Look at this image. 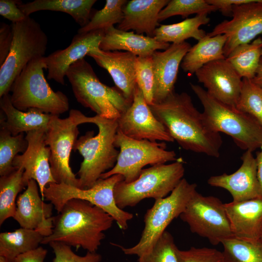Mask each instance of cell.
<instances>
[{
	"label": "cell",
	"instance_id": "1f68e13d",
	"mask_svg": "<svg viewBox=\"0 0 262 262\" xmlns=\"http://www.w3.org/2000/svg\"><path fill=\"white\" fill-rule=\"evenodd\" d=\"M24 169L16 168L0 178V225L16 211V199L18 194L26 186L23 180Z\"/></svg>",
	"mask_w": 262,
	"mask_h": 262
},
{
	"label": "cell",
	"instance_id": "ac0fdd59",
	"mask_svg": "<svg viewBox=\"0 0 262 262\" xmlns=\"http://www.w3.org/2000/svg\"><path fill=\"white\" fill-rule=\"evenodd\" d=\"M242 163L234 173L210 177L208 183L213 187L227 190L232 201L241 202L262 197L258 178L256 160L252 152L245 151L241 157Z\"/></svg>",
	"mask_w": 262,
	"mask_h": 262
},
{
	"label": "cell",
	"instance_id": "7a4b0ae2",
	"mask_svg": "<svg viewBox=\"0 0 262 262\" xmlns=\"http://www.w3.org/2000/svg\"><path fill=\"white\" fill-rule=\"evenodd\" d=\"M114 221L109 214L91 203L72 199L53 216L52 233L44 237L41 244L61 242L96 252L105 237L103 232L112 226Z\"/></svg>",
	"mask_w": 262,
	"mask_h": 262
},
{
	"label": "cell",
	"instance_id": "836d02e7",
	"mask_svg": "<svg viewBox=\"0 0 262 262\" xmlns=\"http://www.w3.org/2000/svg\"><path fill=\"white\" fill-rule=\"evenodd\" d=\"M128 1L125 0H107L104 7L97 11L89 21L81 27L78 33H86L96 31H104L120 23L123 17V8Z\"/></svg>",
	"mask_w": 262,
	"mask_h": 262
},
{
	"label": "cell",
	"instance_id": "7402d4cb",
	"mask_svg": "<svg viewBox=\"0 0 262 262\" xmlns=\"http://www.w3.org/2000/svg\"><path fill=\"white\" fill-rule=\"evenodd\" d=\"M88 56L108 72L116 87L132 103L137 85L135 64L137 56L127 51H106L100 49Z\"/></svg>",
	"mask_w": 262,
	"mask_h": 262
},
{
	"label": "cell",
	"instance_id": "e0dca14e",
	"mask_svg": "<svg viewBox=\"0 0 262 262\" xmlns=\"http://www.w3.org/2000/svg\"><path fill=\"white\" fill-rule=\"evenodd\" d=\"M195 75L212 97L226 104L236 107L243 79L226 58L211 62L201 67Z\"/></svg>",
	"mask_w": 262,
	"mask_h": 262
},
{
	"label": "cell",
	"instance_id": "7bdbcfd3",
	"mask_svg": "<svg viewBox=\"0 0 262 262\" xmlns=\"http://www.w3.org/2000/svg\"><path fill=\"white\" fill-rule=\"evenodd\" d=\"M13 33L11 25L1 22L0 24V66L6 59L11 47Z\"/></svg>",
	"mask_w": 262,
	"mask_h": 262
},
{
	"label": "cell",
	"instance_id": "4316f807",
	"mask_svg": "<svg viewBox=\"0 0 262 262\" xmlns=\"http://www.w3.org/2000/svg\"><path fill=\"white\" fill-rule=\"evenodd\" d=\"M227 39L225 34L206 35L191 47L184 57L180 66L192 75L204 65L215 60L226 59L224 48Z\"/></svg>",
	"mask_w": 262,
	"mask_h": 262
},
{
	"label": "cell",
	"instance_id": "52a82bcc",
	"mask_svg": "<svg viewBox=\"0 0 262 262\" xmlns=\"http://www.w3.org/2000/svg\"><path fill=\"white\" fill-rule=\"evenodd\" d=\"M184 172L183 163L179 159L143 169L135 180L127 183L123 180L116 184L114 191L115 203L123 210L135 206L145 198H164L183 179Z\"/></svg>",
	"mask_w": 262,
	"mask_h": 262
},
{
	"label": "cell",
	"instance_id": "277c9868",
	"mask_svg": "<svg viewBox=\"0 0 262 262\" xmlns=\"http://www.w3.org/2000/svg\"><path fill=\"white\" fill-rule=\"evenodd\" d=\"M94 117L98 134L94 136V131H87L77 139L73 148L83 158L77 173L81 189L92 187L102 174L114 167L119 154L114 144L118 129L116 120L97 115Z\"/></svg>",
	"mask_w": 262,
	"mask_h": 262
},
{
	"label": "cell",
	"instance_id": "7dc6e473",
	"mask_svg": "<svg viewBox=\"0 0 262 262\" xmlns=\"http://www.w3.org/2000/svg\"><path fill=\"white\" fill-rule=\"evenodd\" d=\"M252 81L256 84L262 87V57L260 60L256 75Z\"/></svg>",
	"mask_w": 262,
	"mask_h": 262
},
{
	"label": "cell",
	"instance_id": "4dcf8cb0",
	"mask_svg": "<svg viewBox=\"0 0 262 262\" xmlns=\"http://www.w3.org/2000/svg\"><path fill=\"white\" fill-rule=\"evenodd\" d=\"M262 38L259 37L250 43L235 48L227 60L242 79L255 77L262 58Z\"/></svg>",
	"mask_w": 262,
	"mask_h": 262
},
{
	"label": "cell",
	"instance_id": "8992f818",
	"mask_svg": "<svg viewBox=\"0 0 262 262\" xmlns=\"http://www.w3.org/2000/svg\"><path fill=\"white\" fill-rule=\"evenodd\" d=\"M44 68L47 69L45 56L31 61L13 82L11 101L22 111L35 109L59 115L69 110L68 98L61 91L51 89L45 78Z\"/></svg>",
	"mask_w": 262,
	"mask_h": 262
},
{
	"label": "cell",
	"instance_id": "44dd1931",
	"mask_svg": "<svg viewBox=\"0 0 262 262\" xmlns=\"http://www.w3.org/2000/svg\"><path fill=\"white\" fill-rule=\"evenodd\" d=\"M191 47L186 41L179 44L172 43L164 51L157 50L153 53V104L162 101L175 91L179 67Z\"/></svg>",
	"mask_w": 262,
	"mask_h": 262
},
{
	"label": "cell",
	"instance_id": "f1b7e54d",
	"mask_svg": "<svg viewBox=\"0 0 262 262\" xmlns=\"http://www.w3.org/2000/svg\"><path fill=\"white\" fill-rule=\"evenodd\" d=\"M208 14L201 13L177 23L161 25L156 29L154 37L160 42L174 44L185 42L190 38L199 41L207 34L200 27L210 22Z\"/></svg>",
	"mask_w": 262,
	"mask_h": 262
},
{
	"label": "cell",
	"instance_id": "83f0119b",
	"mask_svg": "<svg viewBox=\"0 0 262 262\" xmlns=\"http://www.w3.org/2000/svg\"><path fill=\"white\" fill-rule=\"evenodd\" d=\"M96 0H35L18 5L20 9L27 16L34 12L49 10L62 12L70 15L81 27L90 20L91 13Z\"/></svg>",
	"mask_w": 262,
	"mask_h": 262
},
{
	"label": "cell",
	"instance_id": "f35d334b",
	"mask_svg": "<svg viewBox=\"0 0 262 262\" xmlns=\"http://www.w3.org/2000/svg\"><path fill=\"white\" fill-rule=\"evenodd\" d=\"M152 55L137 56L135 64L136 84L149 106L154 103V75Z\"/></svg>",
	"mask_w": 262,
	"mask_h": 262
},
{
	"label": "cell",
	"instance_id": "c3c4849f",
	"mask_svg": "<svg viewBox=\"0 0 262 262\" xmlns=\"http://www.w3.org/2000/svg\"><path fill=\"white\" fill-rule=\"evenodd\" d=\"M0 262H9V261L5 258L0 256Z\"/></svg>",
	"mask_w": 262,
	"mask_h": 262
},
{
	"label": "cell",
	"instance_id": "bcb514c9",
	"mask_svg": "<svg viewBox=\"0 0 262 262\" xmlns=\"http://www.w3.org/2000/svg\"><path fill=\"white\" fill-rule=\"evenodd\" d=\"M260 151L257 153L256 160L258 178L261 185L262 193V147Z\"/></svg>",
	"mask_w": 262,
	"mask_h": 262
},
{
	"label": "cell",
	"instance_id": "4fadbf2b",
	"mask_svg": "<svg viewBox=\"0 0 262 262\" xmlns=\"http://www.w3.org/2000/svg\"><path fill=\"white\" fill-rule=\"evenodd\" d=\"M180 217L192 232L207 239L213 245L233 236L224 204L216 197L196 191Z\"/></svg>",
	"mask_w": 262,
	"mask_h": 262
},
{
	"label": "cell",
	"instance_id": "3957f363",
	"mask_svg": "<svg viewBox=\"0 0 262 262\" xmlns=\"http://www.w3.org/2000/svg\"><path fill=\"white\" fill-rule=\"evenodd\" d=\"M190 87L203 108L202 112L213 131L229 136L240 148L252 152L262 147V126L252 116L212 97L197 84Z\"/></svg>",
	"mask_w": 262,
	"mask_h": 262
},
{
	"label": "cell",
	"instance_id": "484cf974",
	"mask_svg": "<svg viewBox=\"0 0 262 262\" xmlns=\"http://www.w3.org/2000/svg\"><path fill=\"white\" fill-rule=\"evenodd\" d=\"M0 128L13 136L38 130L47 131L53 115L35 109L19 110L13 105L9 94L0 98Z\"/></svg>",
	"mask_w": 262,
	"mask_h": 262
},
{
	"label": "cell",
	"instance_id": "74e56055",
	"mask_svg": "<svg viewBox=\"0 0 262 262\" xmlns=\"http://www.w3.org/2000/svg\"><path fill=\"white\" fill-rule=\"evenodd\" d=\"M174 238L165 230L147 253L139 257L138 262H178Z\"/></svg>",
	"mask_w": 262,
	"mask_h": 262
},
{
	"label": "cell",
	"instance_id": "8fae6325",
	"mask_svg": "<svg viewBox=\"0 0 262 262\" xmlns=\"http://www.w3.org/2000/svg\"><path fill=\"white\" fill-rule=\"evenodd\" d=\"M124 180L120 174L106 179H99L89 189H81L63 183L48 184L43 192V199L50 201L59 213L65 204L72 199L87 201L104 210L116 221L120 229H127L128 222L133 215L119 208L114 197V188L119 181Z\"/></svg>",
	"mask_w": 262,
	"mask_h": 262
},
{
	"label": "cell",
	"instance_id": "d6986e66",
	"mask_svg": "<svg viewBox=\"0 0 262 262\" xmlns=\"http://www.w3.org/2000/svg\"><path fill=\"white\" fill-rule=\"evenodd\" d=\"M26 187L16 200V211L13 218L22 228L38 230L44 237L49 236L53 227V205L44 202L35 180H30Z\"/></svg>",
	"mask_w": 262,
	"mask_h": 262
},
{
	"label": "cell",
	"instance_id": "ba28073f",
	"mask_svg": "<svg viewBox=\"0 0 262 262\" xmlns=\"http://www.w3.org/2000/svg\"><path fill=\"white\" fill-rule=\"evenodd\" d=\"M196 183L183 178L170 195L155 200L144 215L145 227L138 243L131 247L118 246L128 255L140 257L149 252L172 221L180 216L196 192Z\"/></svg>",
	"mask_w": 262,
	"mask_h": 262
},
{
	"label": "cell",
	"instance_id": "9c48e42d",
	"mask_svg": "<svg viewBox=\"0 0 262 262\" xmlns=\"http://www.w3.org/2000/svg\"><path fill=\"white\" fill-rule=\"evenodd\" d=\"M11 26L12 44L6 59L0 66V98L9 94L16 79L31 61L44 57L48 42L41 25L30 16Z\"/></svg>",
	"mask_w": 262,
	"mask_h": 262
},
{
	"label": "cell",
	"instance_id": "60d3db41",
	"mask_svg": "<svg viewBox=\"0 0 262 262\" xmlns=\"http://www.w3.org/2000/svg\"><path fill=\"white\" fill-rule=\"evenodd\" d=\"M49 245L55 254L53 262H100L102 259L96 252L87 251L85 255L79 256L72 250L70 246L61 242H52Z\"/></svg>",
	"mask_w": 262,
	"mask_h": 262
},
{
	"label": "cell",
	"instance_id": "e575fe53",
	"mask_svg": "<svg viewBox=\"0 0 262 262\" xmlns=\"http://www.w3.org/2000/svg\"><path fill=\"white\" fill-rule=\"evenodd\" d=\"M28 142L24 133L13 136L7 131H0V175H7L16 168L13 165L14 159L19 152L24 153Z\"/></svg>",
	"mask_w": 262,
	"mask_h": 262
},
{
	"label": "cell",
	"instance_id": "b9f144b4",
	"mask_svg": "<svg viewBox=\"0 0 262 262\" xmlns=\"http://www.w3.org/2000/svg\"><path fill=\"white\" fill-rule=\"evenodd\" d=\"M22 1L18 0H0V15L12 23L19 22L27 16L19 8Z\"/></svg>",
	"mask_w": 262,
	"mask_h": 262
},
{
	"label": "cell",
	"instance_id": "2e32d148",
	"mask_svg": "<svg viewBox=\"0 0 262 262\" xmlns=\"http://www.w3.org/2000/svg\"><path fill=\"white\" fill-rule=\"evenodd\" d=\"M46 131L38 130L26 133L28 147L24 153L16 156L13 162L15 168L24 169L23 178L26 186L30 180L37 182L43 199L45 188L50 183H56L50 169V151L45 141Z\"/></svg>",
	"mask_w": 262,
	"mask_h": 262
},
{
	"label": "cell",
	"instance_id": "7c38bea8",
	"mask_svg": "<svg viewBox=\"0 0 262 262\" xmlns=\"http://www.w3.org/2000/svg\"><path fill=\"white\" fill-rule=\"evenodd\" d=\"M114 144L119 148L116 163L112 169L102 174L100 178L120 174L124 181L131 182L139 177L143 167L147 165L164 164L179 160L174 150L166 149L164 142L133 139L118 129Z\"/></svg>",
	"mask_w": 262,
	"mask_h": 262
},
{
	"label": "cell",
	"instance_id": "f546056e",
	"mask_svg": "<svg viewBox=\"0 0 262 262\" xmlns=\"http://www.w3.org/2000/svg\"><path fill=\"white\" fill-rule=\"evenodd\" d=\"M44 236L38 230L21 227L0 233V256L13 261L19 255L39 247Z\"/></svg>",
	"mask_w": 262,
	"mask_h": 262
},
{
	"label": "cell",
	"instance_id": "30bf717a",
	"mask_svg": "<svg viewBox=\"0 0 262 262\" xmlns=\"http://www.w3.org/2000/svg\"><path fill=\"white\" fill-rule=\"evenodd\" d=\"M94 116L88 117L80 111L71 109L68 117L61 118L53 115L46 133V144L49 147V163L56 183L79 188V181L69 165L71 152L79 134L78 126L93 123Z\"/></svg>",
	"mask_w": 262,
	"mask_h": 262
},
{
	"label": "cell",
	"instance_id": "d4e9b609",
	"mask_svg": "<svg viewBox=\"0 0 262 262\" xmlns=\"http://www.w3.org/2000/svg\"><path fill=\"white\" fill-rule=\"evenodd\" d=\"M170 44L157 41L154 37L109 27L103 31L99 48L103 51L124 50L137 56H151L158 50H165Z\"/></svg>",
	"mask_w": 262,
	"mask_h": 262
},
{
	"label": "cell",
	"instance_id": "f907efd6",
	"mask_svg": "<svg viewBox=\"0 0 262 262\" xmlns=\"http://www.w3.org/2000/svg\"></svg>",
	"mask_w": 262,
	"mask_h": 262
},
{
	"label": "cell",
	"instance_id": "5bb4252c",
	"mask_svg": "<svg viewBox=\"0 0 262 262\" xmlns=\"http://www.w3.org/2000/svg\"><path fill=\"white\" fill-rule=\"evenodd\" d=\"M232 19L225 20L207 33L209 36L225 34L224 48L226 58L237 46L249 43L262 33V0L234 5Z\"/></svg>",
	"mask_w": 262,
	"mask_h": 262
},
{
	"label": "cell",
	"instance_id": "5b68a950",
	"mask_svg": "<svg viewBox=\"0 0 262 262\" xmlns=\"http://www.w3.org/2000/svg\"><path fill=\"white\" fill-rule=\"evenodd\" d=\"M66 77L77 100L101 117L117 120L131 103L116 86L101 82L84 58L71 65Z\"/></svg>",
	"mask_w": 262,
	"mask_h": 262
},
{
	"label": "cell",
	"instance_id": "8d00e7d4",
	"mask_svg": "<svg viewBox=\"0 0 262 262\" xmlns=\"http://www.w3.org/2000/svg\"><path fill=\"white\" fill-rule=\"evenodd\" d=\"M217 10L215 7L208 3L206 0H171L160 12L159 21L175 16H181L185 18L194 14H209Z\"/></svg>",
	"mask_w": 262,
	"mask_h": 262
},
{
	"label": "cell",
	"instance_id": "f6af8a7d",
	"mask_svg": "<svg viewBox=\"0 0 262 262\" xmlns=\"http://www.w3.org/2000/svg\"><path fill=\"white\" fill-rule=\"evenodd\" d=\"M47 250L42 246L18 256L13 262H44Z\"/></svg>",
	"mask_w": 262,
	"mask_h": 262
},
{
	"label": "cell",
	"instance_id": "603a6c76",
	"mask_svg": "<svg viewBox=\"0 0 262 262\" xmlns=\"http://www.w3.org/2000/svg\"><path fill=\"white\" fill-rule=\"evenodd\" d=\"M233 237L256 240L262 230V197L224 204Z\"/></svg>",
	"mask_w": 262,
	"mask_h": 262
},
{
	"label": "cell",
	"instance_id": "6da1fadb",
	"mask_svg": "<svg viewBox=\"0 0 262 262\" xmlns=\"http://www.w3.org/2000/svg\"><path fill=\"white\" fill-rule=\"evenodd\" d=\"M156 118L183 149L218 158L222 139L207 124L202 113L186 92L175 91L162 101L149 106Z\"/></svg>",
	"mask_w": 262,
	"mask_h": 262
},
{
	"label": "cell",
	"instance_id": "ffe728a7",
	"mask_svg": "<svg viewBox=\"0 0 262 262\" xmlns=\"http://www.w3.org/2000/svg\"><path fill=\"white\" fill-rule=\"evenodd\" d=\"M103 34V31L78 33L67 48L45 56L48 79L64 85L65 77L70 66L90 53L99 49Z\"/></svg>",
	"mask_w": 262,
	"mask_h": 262
},
{
	"label": "cell",
	"instance_id": "681fc988",
	"mask_svg": "<svg viewBox=\"0 0 262 262\" xmlns=\"http://www.w3.org/2000/svg\"><path fill=\"white\" fill-rule=\"evenodd\" d=\"M261 239L262 240V233H261Z\"/></svg>",
	"mask_w": 262,
	"mask_h": 262
},
{
	"label": "cell",
	"instance_id": "9a60e30c",
	"mask_svg": "<svg viewBox=\"0 0 262 262\" xmlns=\"http://www.w3.org/2000/svg\"><path fill=\"white\" fill-rule=\"evenodd\" d=\"M116 120L118 130L131 138L174 142L164 125L153 115L137 85L131 105Z\"/></svg>",
	"mask_w": 262,
	"mask_h": 262
},
{
	"label": "cell",
	"instance_id": "ab89813d",
	"mask_svg": "<svg viewBox=\"0 0 262 262\" xmlns=\"http://www.w3.org/2000/svg\"><path fill=\"white\" fill-rule=\"evenodd\" d=\"M178 262H225L222 252L207 247L176 249Z\"/></svg>",
	"mask_w": 262,
	"mask_h": 262
},
{
	"label": "cell",
	"instance_id": "d6a6232c",
	"mask_svg": "<svg viewBox=\"0 0 262 262\" xmlns=\"http://www.w3.org/2000/svg\"><path fill=\"white\" fill-rule=\"evenodd\" d=\"M225 262H262V240H243L234 237L224 240Z\"/></svg>",
	"mask_w": 262,
	"mask_h": 262
},
{
	"label": "cell",
	"instance_id": "cb8c5ba5",
	"mask_svg": "<svg viewBox=\"0 0 262 262\" xmlns=\"http://www.w3.org/2000/svg\"><path fill=\"white\" fill-rule=\"evenodd\" d=\"M169 0H132L127 2L123 8V17L117 25L119 30H133L137 34L145 33L154 37L159 24V15Z\"/></svg>",
	"mask_w": 262,
	"mask_h": 262
},
{
	"label": "cell",
	"instance_id": "d590c367",
	"mask_svg": "<svg viewBox=\"0 0 262 262\" xmlns=\"http://www.w3.org/2000/svg\"><path fill=\"white\" fill-rule=\"evenodd\" d=\"M236 107L252 116L262 126V87L252 80L243 79Z\"/></svg>",
	"mask_w": 262,
	"mask_h": 262
},
{
	"label": "cell",
	"instance_id": "ee69618b",
	"mask_svg": "<svg viewBox=\"0 0 262 262\" xmlns=\"http://www.w3.org/2000/svg\"><path fill=\"white\" fill-rule=\"evenodd\" d=\"M253 0H206L210 4L226 16H232V8L234 5L248 3Z\"/></svg>",
	"mask_w": 262,
	"mask_h": 262
}]
</instances>
